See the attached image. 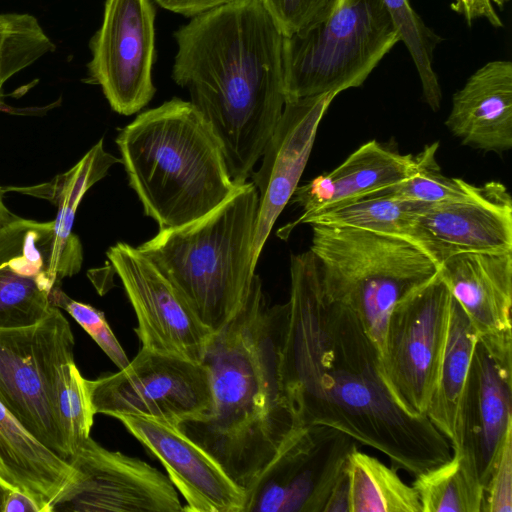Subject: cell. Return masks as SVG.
<instances>
[{
  "instance_id": "obj_1",
  "label": "cell",
  "mask_w": 512,
  "mask_h": 512,
  "mask_svg": "<svg viewBox=\"0 0 512 512\" xmlns=\"http://www.w3.org/2000/svg\"><path fill=\"white\" fill-rule=\"evenodd\" d=\"M284 391L298 426L336 429L412 476L446 462L449 441L395 393L358 317L329 301L311 250L291 255L280 338Z\"/></svg>"
},
{
  "instance_id": "obj_2",
  "label": "cell",
  "mask_w": 512,
  "mask_h": 512,
  "mask_svg": "<svg viewBox=\"0 0 512 512\" xmlns=\"http://www.w3.org/2000/svg\"><path fill=\"white\" fill-rule=\"evenodd\" d=\"M174 82L218 138L232 180L247 181L286 97L283 33L262 0H233L191 17L173 34Z\"/></svg>"
},
{
  "instance_id": "obj_3",
  "label": "cell",
  "mask_w": 512,
  "mask_h": 512,
  "mask_svg": "<svg viewBox=\"0 0 512 512\" xmlns=\"http://www.w3.org/2000/svg\"><path fill=\"white\" fill-rule=\"evenodd\" d=\"M284 310L285 303L270 305L254 274L245 303L212 333L201 361L212 406L178 427L220 464L246 500L298 427L280 370Z\"/></svg>"
},
{
  "instance_id": "obj_4",
  "label": "cell",
  "mask_w": 512,
  "mask_h": 512,
  "mask_svg": "<svg viewBox=\"0 0 512 512\" xmlns=\"http://www.w3.org/2000/svg\"><path fill=\"white\" fill-rule=\"evenodd\" d=\"M115 141L129 185L159 230L202 217L237 186L218 138L190 101L174 97L138 114Z\"/></svg>"
},
{
  "instance_id": "obj_5",
  "label": "cell",
  "mask_w": 512,
  "mask_h": 512,
  "mask_svg": "<svg viewBox=\"0 0 512 512\" xmlns=\"http://www.w3.org/2000/svg\"><path fill=\"white\" fill-rule=\"evenodd\" d=\"M258 203L251 181L237 184L202 217L159 230L137 247L213 333L239 312L249 295Z\"/></svg>"
},
{
  "instance_id": "obj_6",
  "label": "cell",
  "mask_w": 512,
  "mask_h": 512,
  "mask_svg": "<svg viewBox=\"0 0 512 512\" xmlns=\"http://www.w3.org/2000/svg\"><path fill=\"white\" fill-rule=\"evenodd\" d=\"M311 226L310 250L318 263L325 297L358 317L382 360L393 307L435 276L439 266L405 238L353 228Z\"/></svg>"
},
{
  "instance_id": "obj_7",
  "label": "cell",
  "mask_w": 512,
  "mask_h": 512,
  "mask_svg": "<svg viewBox=\"0 0 512 512\" xmlns=\"http://www.w3.org/2000/svg\"><path fill=\"white\" fill-rule=\"evenodd\" d=\"M399 41L383 0H339L323 21L283 36L286 100L361 86Z\"/></svg>"
},
{
  "instance_id": "obj_8",
  "label": "cell",
  "mask_w": 512,
  "mask_h": 512,
  "mask_svg": "<svg viewBox=\"0 0 512 512\" xmlns=\"http://www.w3.org/2000/svg\"><path fill=\"white\" fill-rule=\"evenodd\" d=\"M75 339L59 308L40 322L0 329V402L42 444L66 461L57 392L63 363L74 360Z\"/></svg>"
},
{
  "instance_id": "obj_9",
  "label": "cell",
  "mask_w": 512,
  "mask_h": 512,
  "mask_svg": "<svg viewBox=\"0 0 512 512\" xmlns=\"http://www.w3.org/2000/svg\"><path fill=\"white\" fill-rule=\"evenodd\" d=\"M96 414L140 416L179 427L211 408L209 372L201 362L140 348L116 373L89 380Z\"/></svg>"
},
{
  "instance_id": "obj_10",
  "label": "cell",
  "mask_w": 512,
  "mask_h": 512,
  "mask_svg": "<svg viewBox=\"0 0 512 512\" xmlns=\"http://www.w3.org/2000/svg\"><path fill=\"white\" fill-rule=\"evenodd\" d=\"M453 296L439 271L402 297L386 329L383 370L403 404L425 414L436 383Z\"/></svg>"
},
{
  "instance_id": "obj_11",
  "label": "cell",
  "mask_w": 512,
  "mask_h": 512,
  "mask_svg": "<svg viewBox=\"0 0 512 512\" xmlns=\"http://www.w3.org/2000/svg\"><path fill=\"white\" fill-rule=\"evenodd\" d=\"M357 442L322 425L298 426L246 500L244 512H324L347 483L346 463Z\"/></svg>"
},
{
  "instance_id": "obj_12",
  "label": "cell",
  "mask_w": 512,
  "mask_h": 512,
  "mask_svg": "<svg viewBox=\"0 0 512 512\" xmlns=\"http://www.w3.org/2000/svg\"><path fill=\"white\" fill-rule=\"evenodd\" d=\"M88 80L111 108L132 115L153 98L155 9L151 0H105L103 20L90 41Z\"/></svg>"
},
{
  "instance_id": "obj_13",
  "label": "cell",
  "mask_w": 512,
  "mask_h": 512,
  "mask_svg": "<svg viewBox=\"0 0 512 512\" xmlns=\"http://www.w3.org/2000/svg\"><path fill=\"white\" fill-rule=\"evenodd\" d=\"M67 461L75 476L51 512L183 511L168 476L141 459L104 448L91 436Z\"/></svg>"
},
{
  "instance_id": "obj_14",
  "label": "cell",
  "mask_w": 512,
  "mask_h": 512,
  "mask_svg": "<svg viewBox=\"0 0 512 512\" xmlns=\"http://www.w3.org/2000/svg\"><path fill=\"white\" fill-rule=\"evenodd\" d=\"M107 257L134 309L141 348L201 362L212 331L137 247L118 242Z\"/></svg>"
},
{
  "instance_id": "obj_15",
  "label": "cell",
  "mask_w": 512,
  "mask_h": 512,
  "mask_svg": "<svg viewBox=\"0 0 512 512\" xmlns=\"http://www.w3.org/2000/svg\"><path fill=\"white\" fill-rule=\"evenodd\" d=\"M412 242L440 266L463 253L512 252V198L498 181L476 186L470 196L423 205Z\"/></svg>"
},
{
  "instance_id": "obj_16",
  "label": "cell",
  "mask_w": 512,
  "mask_h": 512,
  "mask_svg": "<svg viewBox=\"0 0 512 512\" xmlns=\"http://www.w3.org/2000/svg\"><path fill=\"white\" fill-rule=\"evenodd\" d=\"M512 429V346L477 338L459 406L457 438L485 487L507 432Z\"/></svg>"
},
{
  "instance_id": "obj_17",
  "label": "cell",
  "mask_w": 512,
  "mask_h": 512,
  "mask_svg": "<svg viewBox=\"0 0 512 512\" xmlns=\"http://www.w3.org/2000/svg\"><path fill=\"white\" fill-rule=\"evenodd\" d=\"M334 98L326 94L286 100L261 156V166L250 175L259 196L253 240L255 268L276 220L298 187L319 124Z\"/></svg>"
},
{
  "instance_id": "obj_18",
  "label": "cell",
  "mask_w": 512,
  "mask_h": 512,
  "mask_svg": "<svg viewBox=\"0 0 512 512\" xmlns=\"http://www.w3.org/2000/svg\"><path fill=\"white\" fill-rule=\"evenodd\" d=\"M116 419L160 460L186 502L183 511L244 512L245 492L178 427L140 416Z\"/></svg>"
},
{
  "instance_id": "obj_19",
  "label": "cell",
  "mask_w": 512,
  "mask_h": 512,
  "mask_svg": "<svg viewBox=\"0 0 512 512\" xmlns=\"http://www.w3.org/2000/svg\"><path fill=\"white\" fill-rule=\"evenodd\" d=\"M439 274L480 339L512 343V252L454 255Z\"/></svg>"
},
{
  "instance_id": "obj_20",
  "label": "cell",
  "mask_w": 512,
  "mask_h": 512,
  "mask_svg": "<svg viewBox=\"0 0 512 512\" xmlns=\"http://www.w3.org/2000/svg\"><path fill=\"white\" fill-rule=\"evenodd\" d=\"M446 126L472 148H512V63L493 60L477 69L452 98Z\"/></svg>"
},
{
  "instance_id": "obj_21",
  "label": "cell",
  "mask_w": 512,
  "mask_h": 512,
  "mask_svg": "<svg viewBox=\"0 0 512 512\" xmlns=\"http://www.w3.org/2000/svg\"><path fill=\"white\" fill-rule=\"evenodd\" d=\"M414 167L415 156L371 140L334 170L298 186L290 202L302 208L304 217L392 187L409 177Z\"/></svg>"
},
{
  "instance_id": "obj_22",
  "label": "cell",
  "mask_w": 512,
  "mask_h": 512,
  "mask_svg": "<svg viewBox=\"0 0 512 512\" xmlns=\"http://www.w3.org/2000/svg\"><path fill=\"white\" fill-rule=\"evenodd\" d=\"M121 162L108 153L99 140L71 169L51 182L30 188H15L29 195L45 198L57 208L46 277L54 287L65 277L77 274L82 266L83 252L72 228L78 206L86 192L104 178L112 165Z\"/></svg>"
},
{
  "instance_id": "obj_23",
  "label": "cell",
  "mask_w": 512,
  "mask_h": 512,
  "mask_svg": "<svg viewBox=\"0 0 512 512\" xmlns=\"http://www.w3.org/2000/svg\"><path fill=\"white\" fill-rule=\"evenodd\" d=\"M74 468L36 439L0 402V477L51 512L73 481Z\"/></svg>"
},
{
  "instance_id": "obj_24",
  "label": "cell",
  "mask_w": 512,
  "mask_h": 512,
  "mask_svg": "<svg viewBox=\"0 0 512 512\" xmlns=\"http://www.w3.org/2000/svg\"><path fill=\"white\" fill-rule=\"evenodd\" d=\"M477 338L474 326L453 297L446 344L425 411L426 417L451 447L457 438L459 406Z\"/></svg>"
},
{
  "instance_id": "obj_25",
  "label": "cell",
  "mask_w": 512,
  "mask_h": 512,
  "mask_svg": "<svg viewBox=\"0 0 512 512\" xmlns=\"http://www.w3.org/2000/svg\"><path fill=\"white\" fill-rule=\"evenodd\" d=\"M424 204L388 196H367L340 206L299 217L277 231L286 240L299 224L360 229L412 241L417 211Z\"/></svg>"
},
{
  "instance_id": "obj_26",
  "label": "cell",
  "mask_w": 512,
  "mask_h": 512,
  "mask_svg": "<svg viewBox=\"0 0 512 512\" xmlns=\"http://www.w3.org/2000/svg\"><path fill=\"white\" fill-rule=\"evenodd\" d=\"M349 512H422L413 486L397 470L354 448L346 463Z\"/></svg>"
},
{
  "instance_id": "obj_27",
  "label": "cell",
  "mask_w": 512,
  "mask_h": 512,
  "mask_svg": "<svg viewBox=\"0 0 512 512\" xmlns=\"http://www.w3.org/2000/svg\"><path fill=\"white\" fill-rule=\"evenodd\" d=\"M422 512H485L484 488L474 462L462 450L415 476Z\"/></svg>"
},
{
  "instance_id": "obj_28",
  "label": "cell",
  "mask_w": 512,
  "mask_h": 512,
  "mask_svg": "<svg viewBox=\"0 0 512 512\" xmlns=\"http://www.w3.org/2000/svg\"><path fill=\"white\" fill-rule=\"evenodd\" d=\"M438 142L425 146L415 155V167L402 182L370 196H388L429 205L464 199L476 189L462 179L444 175L436 160Z\"/></svg>"
},
{
  "instance_id": "obj_29",
  "label": "cell",
  "mask_w": 512,
  "mask_h": 512,
  "mask_svg": "<svg viewBox=\"0 0 512 512\" xmlns=\"http://www.w3.org/2000/svg\"><path fill=\"white\" fill-rule=\"evenodd\" d=\"M53 224L17 216L0 227V267H10L22 276L47 279Z\"/></svg>"
},
{
  "instance_id": "obj_30",
  "label": "cell",
  "mask_w": 512,
  "mask_h": 512,
  "mask_svg": "<svg viewBox=\"0 0 512 512\" xmlns=\"http://www.w3.org/2000/svg\"><path fill=\"white\" fill-rule=\"evenodd\" d=\"M54 49V44L33 15L0 14V107L4 84Z\"/></svg>"
},
{
  "instance_id": "obj_31",
  "label": "cell",
  "mask_w": 512,
  "mask_h": 512,
  "mask_svg": "<svg viewBox=\"0 0 512 512\" xmlns=\"http://www.w3.org/2000/svg\"><path fill=\"white\" fill-rule=\"evenodd\" d=\"M407 47L418 72L426 103L436 104L442 98L438 77L433 68V54L441 38L434 33L416 11L410 0H383Z\"/></svg>"
},
{
  "instance_id": "obj_32",
  "label": "cell",
  "mask_w": 512,
  "mask_h": 512,
  "mask_svg": "<svg viewBox=\"0 0 512 512\" xmlns=\"http://www.w3.org/2000/svg\"><path fill=\"white\" fill-rule=\"evenodd\" d=\"M57 411L70 457L90 437L96 415L89 388L75 361L62 364L58 380Z\"/></svg>"
},
{
  "instance_id": "obj_33",
  "label": "cell",
  "mask_w": 512,
  "mask_h": 512,
  "mask_svg": "<svg viewBox=\"0 0 512 512\" xmlns=\"http://www.w3.org/2000/svg\"><path fill=\"white\" fill-rule=\"evenodd\" d=\"M36 278L0 268V329L22 328L45 318L53 307Z\"/></svg>"
},
{
  "instance_id": "obj_34",
  "label": "cell",
  "mask_w": 512,
  "mask_h": 512,
  "mask_svg": "<svg viewBox=\"0 0 512 512\" xmlns=\"http://www.w3.org/2000/svg\"><path fill=\"white\" fill-rule=\"evenodd\" d=\"M49 300L52 306L67 311L119 370L129 364L130 360L111 330L104 312L70 298L61 290L60 285L52 288Z\"/></svg>"
},
{
  "instance_id": "obj_35",
  "label": "cell",
  "mask_w": 512,
  "mask_h": 512,
  "mask_svg": "<svg viewBox=\"0 0 512 512\" xmlns=\"http://www.w3.org/2000/svg\"><path fill=\"white\" fill-rule=\"evenodd\" d=\"M283 36L309 28L326 19L339 0H262Z\"/></svg>"
},
{
  "instance_id": "obj_36",
  "label": "cell",
  "mask_w": 512,
  "mask_h": 512,
  "mask_svg": "<svg viewBox=\"0 0 512 512\" xmlns=\"http://www.w3.org/2000/svg\"><path fill=\"white\" fill-rule=\"evenodd\" d=\"M485 512L512 511V429L501 445L484 487Z\"/></svg>"
},
{
  "instance_id": "obj_37",
  "label": "cell",
  "mask_w": 512,
  "mask_h": 512,
  "mask_svg": "<svg viewBox=\"0 0 512 512\" xmlns=\"http://www.w3.org/2000/svg\"><path fill=\"white\" fill-rule=\"evenodd\" d=\"M451 8L462 15L469 26L474 20L485 18L493 27H503L491 0H453Z\"/></svg>"
},
{
  "instance_id": "obj_38",
  "label": "cell",
  "mask_w": 512,
  "mask_h": 512,
  "mask_svg": "<svg viewBox=\"0 0 512 512\" xmlns=\"http://www.w3.org/2000/svg\"><path fill=\"white\" fill-rule=\"evenodd\" d=\"M160 7L184 16L192 17L208 9L233 0H154Z\"/></svg>"
},
{
  "instance_id": "obj_39",
  "label": "cell",
  "mask_w": 512,
  "mask_h": 512,
  "mask_svg": "<svg viewBox=\"0 0 512 512\" xmlns=\"http://www.w3.org/2000/svg\"><path fill=\"white\" fill-rule=\"evenodd\" d=\"M3 512H40V509L27 494L12 489L6 496Z\"/></svg>"
},
{
  "instance_id": "obj_40",
  "label": "cell",
  "mask_w": 512,
  "mask_h": 512,
  "mask_svg": "<svg viewBox=\"0 0 512 512\" xmlns=\"http://www.w3.org/2000/svg\"><path fill=\"white\" fill-rule=\"evenodd\" d=\"M17 216L9 211L3 202V190L0 187V227L15 219Z\"/></svg>"
},
{
  "instance_id": "obj_41",
  "label": "cell",
  "mask_w": 512,
  "mask_h": 512,
  "mask_svg": "<svg viewBox=\"0 0 512 512\" xmlns=\"http://www.w3.org/2000/svg\"><path fill=\"white\" fill-rule=\"evenodd\" d=\"M15 489L0 477V512H3L4 503L10 490Z\"/></svg>"
}]
</instances>
